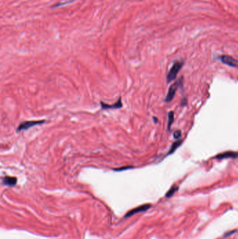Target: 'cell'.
I'll return each instance as SVG.
<instances>
[{
  "instance_id": "cell-10",
  "label": "cell",
  "mask_w": 238,
  "mask_h": 239,
  "mask_svg": "<svg viewBox=\"0 0 238 239\" xmlns=\"http://www.w3.org/2000/svg\"><path fill=\"white\" fill-rule=\"evenodd\" d=\"M174 122V113L172 111L168 113V130H170L172 124Z\"/></svg>"
},
{
  "instance_id": "cell-2",
  "label": "cell",
  "mask_w": 238,
  "mask_h": 239,
  "mask_svg": "<svg viewBox=\"0 0 238 239\" xmlns=\"http://www.w3.org/2000/svg\"><path fill=\"white\" fill-rule=\"evenodd\" d=\"M183 66V62L180 61H177L175 62L173 64V65L172 66V67L170 68V71H169L167 75V82H170L172 80H174L177 77V75L178 74L179 71H180L181 68Z\"/></svg>"
},
{
  "instance_id": "cell-8",
  "label": "cell",
  "mask_w": 238,
  "mask_h": 239,
  "mask_svg": "<svg viewBox=\"0 0 238 239\" xmlns=\"http://www.w3.org/2000/svg\"><path fill=\"white\" fill-rule=\"evenodd\" d=\"M3 183L8 186H14L17 183V178L15 177L5 176L3 178Z\"/></svg>"
},
{
  "instance_id": "cell-9",
  "label": "cell",
  "mask_w": 238,
  "mask_h": 239,
  "mask_svg": "<svg viewBox=\"0 0 238 239\" xmlns=\"http://www.w3.org/2000/svg\"><path fill=\"white\" fill-rule=\"evenodd\" d=\"M181 143H182V141H181V139H179V140L176 141L175 142H174L172 144V145H171L170 150H169L168 152L167 155H169V154L173 153L178 148V147H179V145H180Z\"/></svg>"
},
{
  "instance_id": "cell-7",
  "label": "cell",
  "mask_w": 238,
  "mask_h": 239,
  "mask_svg": "<svg viewBox=\"0 0 238 239\" xmlns=\"http://www.w3.org/2000/svg\"><path fill=\"white\" fill-rule=\"evenodd\" d=\"M150 207V204H145V205L138 206V207L136 208V209H133L132 210H131L130 211H129V212L126 213V215H125V218H128V217L132 216L134 214H136V213H138L139 212H143V211H146V210H148Z\"/></svg>"
},
{
  "instance_id": "cell-12",
  "label": "cell",
  "mask_w": 238,
  "mask_h": 239,
  "mask_svg": "<svg viewBox=\"0 0 238 239\" xmlns=\"http://www.w3.org/2000/svg\"><path fill=\"white\" fill-rule=\"evenodd\" d=\"M173 136H174V138L175 139H177V140L180 139L181 136V132L180 130H177V131L175 132L173 134Z\"/></svg>"
},
{
  "instance_id": "cell-11",
  "label": "cell",
  "mask_w": 238,
  "mask_h": 239,
  "mask_svg": "<svg viewBox=\"0 0 238 239\" xmlns=\"http://www.w3.org/2000/svg\"><path fill=\"white\" fill-rule=\"evenodd\" d=\"M177 187H172V188L170 189V190L168 191V193L166 194V197H171V196L172 195V194H173L175 192H176V191H177Z\"/></svg>"
},
{
  "instance_id": "cell-6",
  "label": "cell",
  "mask_w": 238,
  "mask_h": 239,
  "mask_svg": "<svg viewBox=\"0 0 238 239\" xmlns=\"http://www.w3.org/2000/svg\"><path fill=\"white\" fill-rule=\"evenodd\" d=\"M238 157V152H235V151H227V152H222L217 154L215 157V159H228V158H232V159H236Z\"/></svg>"
},
{
  "instance_id": "cell-1",
  "label": "cell",
  "mask_w": 238,
  "mask_h": 239,
  "mask_svg": "<svg viewBox=\"0 0 238 239\" xmlns=\"http://www.w3.org/2000/svg\"><path fill=\"white\" fill-rule=\"evenodd\" d=\"M183 77H180L175 82H174L172 85L169 87L168 89V94L166 95V97L165 98V101L166 103L170 102L174 99L176 91L177 90V89L179 88V87L181 85L183 81Z\"/></svg>"
},
{
  "instance_id": "cell-3",
  "label": "cell",
  "mask_w": 238,
  "mask_h": 239,
  "mask_svg": "<svg viewBox=\"0 0 238 239\" xmlns=\"http://www.w3.org/2000/svg\"><path fill=\"white\" fill-rule=\"evenodd\" d=\"M46 122L45 120H30V121H25L23 122L18 125V128H17L16 132H19L23 130H27L28 129H30L31 127L36 126V125H41V124L44 123Z\"/></svg>"
},
{
  "instance_id": "cell-4",
  "label": "cell",
  "mask_w": 238,
  "mask_h": 239,
  "mask_svg": "<svg viewBox=\"0 0 238 239\" xmlns=\"http://www.w3.org/2000/svg\"><path fill=\"white\" fill-rule=\"evenodd\" d=\"M222 63L225 64L231 67H238V60L228 55H221L219 57Z\"/></svg>"
},
{
  "instance_id": "cell-14",
  "label": "cell",
  "mask_w": 238,
  "mask_h": 239,
  "mask_svg": "<svg viewBox=\"0 0 238 239\" xmlns=\"http://www.w3.org/2000/svg\"><path fill=\"white\" fill-rule=\"evenodd\" d=\"M186 103H187V100H186V99H185V98H184V99H183L181 101V105H182V106H184V105H186Z\"/></svg>"
},
{
  "instance_id": "cell-13",
  "label": "cell",
  "mask_w": 238,
  "mask_h": 239,
  "mask_svg": "<svg viewBox=\"0 0 238 239\" xmlns=\"http://www.w3.org/2000/svg\"><path fill=\"white\" fill-rule=\"evenodd\" d=\"M132 168V167H131V166H126V167H121V168H115V169L114 171H124L125 169H128V168Z\"/></svg>"
},
{
  "instance_id": "cell-15",
  "label": "cell",
  "mask_w": 238,
  "mask_h": 239,
  "mask_svg": "<svg viewBox=\"0 0 238 239\" xmlns=\"http://www.w3.org/2000/svg\"><path fill=\"white\" fill-rule=\"evenodd\" d=\"M154 119H155V121L156 122V123H157V122H158V120H157V118H154Z\"/></svg>"
},
{
  "instance_id": "cell-5",
  "label": "cell",
  "mask_w": 238,
  "mask_h": 239,
  "mask_svg": "<svg viewBox=\"0 0 238 239\" xmlns=\"http://www.w3.org/2000/svg\"><path fill=\"white\" fill-rule=\"evenodd\" d=\"M122 103H121V99L119 98V99L114 104L110 105L107 104L106 103L101 101V106L102 110H109V109H118L122 107Z\"/></svg>"
}]
</instances>
